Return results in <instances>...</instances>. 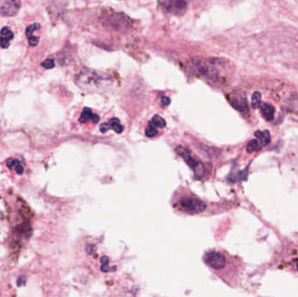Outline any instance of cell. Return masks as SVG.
<instances>
[{
    "label": "cell",
    "mask_w": 298,
    "mask_h": 297,
    "mask_svg": "<svg viewBox=\"0 0 298 297\" xmlns=\"http://www.w3.org/2000/svg\"><path fill=\"white\" fill-rule=\"evenodd\" d=\"M178 209L181 212L190 215L203 213L206 209L205 202L195 197V195H184L179 199L176 203Z\"/></svg>",
    "instance_id": "1"
},
{
    "label": "cell",
    "mask_w": 298,
    "mask_h": 297,
    "mask_svg": "<svg viewBox=\"0 0 298 297\" xmlns=\"http://www.w3.org/2000/svg\"><path fill=\"white\" fill-rule=\"evenodd\" d=\"M204 260L207 265L210 266V268L216 270L224 269L227 264L226 257L220 252H208L204 256Z\"/></svg>",
    "instance_id": "2"
},
{
    "label": "cell",
    "mask_w": 298,
    "mask_h": 297,
    "mask_svg": "<svg viewBox=\"0 0 298 297\" xmlns=\"http://www.w3.org/2000/svg\"><path fill=\"white\" fill-rule=\"evenodd\" d=\"M186 0H165L164 7L168 12L175 15H183L187 10Z\"/></svg>",
    "instance_id": "3"
},
{
    "label": "cell",
    "mask_w": 298,
    "mask_h": 297,
    "mask_svg": "<svg viewBox=\"0 0 298 297\" xmlns=\"http://www.w3.org/2000/svg\"><path fill=\"white\" fill-rule=\"evenodd\" d=\"M20 5V0H6L0 6V13L6 17H12L18 13Z\"/></svg>",
    "instance_id": "4"
},
{
    "label": "cell",
    "mask_w": 298,
    "mask_h": 297,
    "mask_svg": "<svg viewBox=\"0 0 298 297\" xmlns=\"http://www.w3.org/2000/svg\"><path fill=\"white\" fill-rule=\"evenodd\" d=\"M177 151L180 155L183 157V159L189 164V166H192V168L195 171V173L198 175V176H203V173H204V166H203V164L199 163L198 161H196L195 159L192 158L190 156V153L186 150V149L182 148H178Z\"/></svg>",
    "instance_id": "5"
},
{
    "label": "cell",
    "mask_w": 298,
    "mask_h": 297,
    "mask_svg": "<svg viewBox=\"0 0 298 297\" xmlns=\"http://www.w3.org/2000/svg\"><path fill=\"white\" fill-rule=\"evenodd\" d=\"M40 28V25L39 23H34L32 25H29L28 27L25 30V34L28 39L29 45L31 46H38L39 41V37L33 34V32L38 31Z\"/></svg>",
    "instance_id": "6"
},
{
    "label": "cell",
    "mask_w": 298,
    "mask_h": 297,
    "mask_svg": "<svg viewBox=\"0 0 298 297\" xmlns=\"http://www.w3.org/2000/svg\"><path fill=\"white\" fill-rule=\"evenodd\" d=\"M14 34L9 27H3L0 31V46L2 48H7L10 41L13 39Z\"/></svg>",
    "instance_id": "7"
},
{
    "label": "cell",
    "mask_w": 298,
    "mask_h": 297,
    "mask_svg": "<svg viewBox=\"0 0 298 297\" xmlns=\"http://www.w3.org/2000/svg\"><path fill=\"white\" fill-rule=\"evenodd\" d=\"M261 113L267 121H271L273 120L275 115V108L270 104L263 103L261 106Z\"/></svg>",
    "instance_id": "8"
},
{
    "label": "cell",
    "mask_w": 298,
    "mask_h": 297,
    "mask_svg": "<svg viewBox=\"0 0 298 297\" xmlns=\"http://www.w3.org/2000/svg\"><path fill=\"white\" fill-rule=\"evenodd\" d=\"M6 165H7L8 168L9 169L15 171L18 174H22L24 173V166L22 165L21 163L19 160L16 159H9L6 161Z\"/></svg>",
    "instance_id": "9"
},
{
    "label": "cell",
    "mask_w": 298,
    "mask_h": 297,
    "mask_svg": "<svg viewBox=\"0 0 298 297\" xmlns=\"http://www.w3.org/2000/svg\"><path fill=\"white\" fill-rule=\"evenodd\" d=\"M255 136L259 141L262 145L266 146L270 142V135L269 131H256Z\"/></svg>",
    "instance_id": "10"
},
{
    "label": "cell",
    "mask_w": 298,
    "mask_h": 297,
    "mask_svg": "<svg viewBox=\"0 0 298 297\" xmlns=\"http://www.w3.org/2000/svg\"><path fill=\"white\" fill-rule=\"evenodd\" d=\"M232 105L235 109L241 112H244L245 110L248 109V104L245 98H235L232 100Z\"/></svg>",
    "instance_id": "11"
},
{
    "label": "cell",
    "mask_w": 298,
    "mask_h": 297,
    "mask_svg": "<svg viewBox=\"0 0 298 297\" xmlns=\"http://www.w3.org/2000/svg\"><path fill=\"white\" fill-rule=\"evenodd\" d=\"M263 147L262 143L257 139H256V140H252V141L248 142V146H247V151H248V152L259 151L260 149L263 148Z\"/></svg>",
    "instance_id": "12"
},
{
    "label": "cell",
    "mask_w": 298,
    "mask_h": 297,
    "mask_svg": "<svg viewBox=\"0 0 298 297\" xmlns=\"http://www.w3.org/2000/svg\"><path fill=\"white\" fill-rule=\"evenodd\" d=\"M92 116H93V113H92V111L91 109H89V108H84L83 110V112L81 113V116L79 118V122L80 123H85V122H87L89 120H91L92 121Z\"/></svg>",
    "instance_id": "13"
},
{
    "label": "cell",
    "mask_w": 298,
    "mask_h": 297,
    "mask_svg": "<svg viewBox=\"0 0 298 297\" xmlns=\"http://www.w3.org/2000/svg\"><path fill=\"white\" fill-rule=\"evenodd\" d=\"M108 126H109V128H113L114 131L118 133V134H121V132L123 131V127L120 123V121L118 119H115V118L111 119L109 122H108Z\"/></svg>",
    "instance_id": "14"
},
{
    "label": "cell",
    "mask_w": 298,
    "mask_h": 297,
    "mask_svg": "<svg viewBox=\"0 0 298 297\" xmlns=\"http://www.w3.org/2000/svg\"><path fill=\"white\" fill-rule=\"evenodd\" d=\"M261 102H262V95L259 92H256L252 95V99H251V105L254 109L258 108L261 106Z\"/></svg>",
    "instance_id": "15"
},
{
    "label": "cell",
    "mask_w": 298,
    "mask_h": 297,
    "mask_svg": "<svg viewBox=\"0 0 298 297\" xmlns=\"http://www.w3.org/2000/svg\"><path fill=\"white\" fill-rule=\"evenodd\" d=\"M158 134L157 128L152 123V121L149 124V127L146 128V135L149 138H153Z\"/></svg>",
    "instance_id": "16"
},
{
    "label": "cell",
    "mask_w": 298,
    "mask_h": 297,
    "mask_svg": "<svg viewBox=\"0 0 298 297\" xmlns=\"http://www.w3.org/2000/svg\"><path fill=\"white\" fill-rule=\"evenodd\" d=\"M151 121H152V123H153L156 128H163L166 127V121H164V119H162V118L159 116V115L153 116V118Z\"/></svg>",
    "instance_id": "17"
},
{
    "label": "cell",
    "mask_w": 298,
    "mask_h": 297,
    "mask_svg": "<svg viewBox=\"0 0 298 297\" xmlns=\"http://www.w3.org/2000/svg\"><path fill=\"white\" fill-rule=\"evenodd\" d=\"M43 68H46V69H52L54 68V60H46V61H44L42 64H41Z\"/></svg>",
    "instance_id": "18"
},
{
    "label": "cell",
    "mask_w": 298,
    "mask_h": 297,
    "mask_svg": "<svg viewBox=\"0 0 298 297\" xmlns=\"http://www.w3.org/2000/svg\"><path fill=\"white\" fill-rule=\"evenodd\" d=\"M169 104H170V99L167 98V97H162L161 102H160L161 106H168Z\"/></svg>",
    "instance_id": "19"
},
{
    "label": "cell",
    "mask_w": 298,
    "mask_h": 297,
    "mask_svg": "<svg viewBox=\"0 0 298 297\" xmlns=\"http://www.w3.org/2000/svg\"><path fill=\"white\" fill-rule=\"evenodd\" d=\"M99 128H100V131L102 132V133H105V132H107L109 129V126H108V123H103V124H101Z\"/></svg>",
    "instance_id": "20"
},
{
    "label": "cell",
    "mask_w": 298,
    "mask_h": 297,
    "mask_svg": "<svg viewBox=\"0 0 298 297\" xmlns=\"http://www.w3.org/2000/svg\"><path fill=\"white\" fill-rule=\"evenodd\" d=\"M297 268H298V262H297Z\"/></svg>",
    "instance_id": "21"
}]
</instances>
